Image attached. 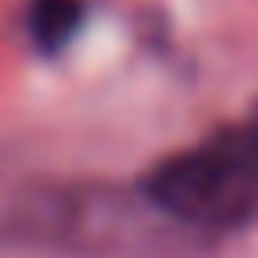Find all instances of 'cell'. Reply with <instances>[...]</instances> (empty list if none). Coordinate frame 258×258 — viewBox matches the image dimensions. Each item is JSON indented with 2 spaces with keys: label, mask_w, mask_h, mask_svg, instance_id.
Returning <instances> with one entry per match:
<instances>
[{
  "label": "cell",
  "mask_w": 258,
  "mask_h": 258,
  "mask_svg": "<svg viewBox=\"0 0 258 258\" xmlns=\"http://www.w3.org/2000/svg\"><path fill=\"white\" fill-rule=\"evenodd\" d=\"M141 194L185 226H234L258 218V121L222 129L202 145L165 157Z\"/></svg>",
  "instance_id": "6da1fadb"
},
{
  "label": "cell",
  "mask_w": 258,
  "mask_h": 258,
  "mask_svg": "<svg viewBox=\"0 0 258 258\" xmlns=\"http://www.w3.org/2000/svg\"><path fill=\"white\" fill-rule=\"evenodd\" d=\"M85 24V4L81 0H28L24 28L28 40L40 56H56L73 44V36Z\"/></svg>",
  "instance_id": "7a4b0ae2"
}]
</instances>
